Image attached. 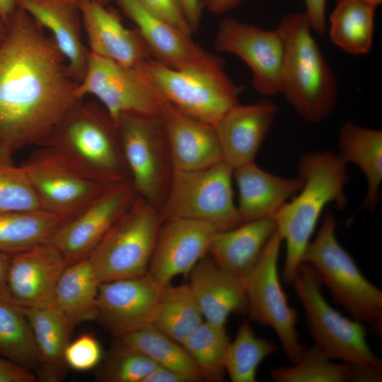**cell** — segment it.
Masks as SVG:
<instances>
[{
	"instance_id": "1",
	"label": "cell",
	"mask_w": 382,
	"mask_h": 382,
	"mask_svg": "<svg viewBox=\"0 0 382 382\" xmlns=\"http://www.w3.org/2000/svg\"><path fill=\"white\" fill-rule=\"evenodd\" d=\"M0 43V153L47 146L52 129L78 101V83L51 35L17 6ZM83 100V99H82Z\"/></svg>"
},
{
	"instance_id": "2",
	"label": "cell",
	"mask_w": 382,
	"mask_h": 382,
	"mask_svg": "<svg viewBox=\"0 0 382 382\" xmlns=\"http://www.w3.org/2000/svg\"><path fill=\"white\" fill-rule=\"evenodd\" d=\"M346 164L339 154L330 151L301 156L298 176L303 179V185L273 216L277 231L286 243L281 274L284 283L291 284L294 280L323 209L330 203L340 209L345 208L344 190L349 180Z\"/></svg>"
},
{
	"instance_id": "3",
	"label": "cell",
	"mask_w": 382,
	"mask_h": 382,
	"mask_svg": "<svg viewBox=\"0 0 382 382\" xmlns=\"http://www.w3.org/2000/svg\"><path fill=\"white\" fill-rule=\"evenodd\" d=\"M277 28L284 45L279 93L300 117L320 122L337 104L335 75L313 36L304 11L284 15Z\"/></svg>"
},
{
	"instance_id": "4",
	"label": "cell",
	"mask_w": 382,
	"mask_h": 382,
	"mask_svg": "<svg viewBox=\"0 0 382 382\" xmlns=\"http://www.w3.org/2000/svg\"><path fill=\"white\" fill-rule=\"evenodd\" d=\"M47 146L81 175L104 186L130 180L116 123L96 102L75 103L54 126Z\"/></svg>"
},
{
	"instance_id": "5",
	"label": "cell",
	"mask_w": 382,
	"mask_h": 382,
	"mask_svg": "<svg viewBox=\"0 0 382 382\" xmlns=\"http://www.w3.org/2000/svg\"><path fill=\"white\" fill-rule=\"evenodd\" d=\"M336 226L335 215L327 210L316 237L303 253L302 262L315 270L335 302L381 338L382 291L364 277L338 243Z\"/></svg>"
},
{
	"instance_id": "6",
	"label": "cell",
	"mask_w": 382,
	"mask_h": 382,
	"mask_svg": "<svg viewBox=\"0 0 382 382\" xmlns=\"http://www.w3.org/2000/svg\"><path fill=\"white\" fill-rule=\"evenodd\" d=\"M291 285L304 309L308 330L316 346L332 359L382 369L381 359L366 342L364 324L342 316L328 303L319 277L310 265L300 264Z\"/></svg>"
},
{
	"instance_id": "7",
	"label": "cell",
	"mask_w": 382,
	"mask_h": 382,
	"mask_svg": "<svg viewBox=\"0 0 382 382\" xmlns=\"http://www.w3.org/2000/svg\"><path fill=\"white\" fill-rule=\"evenodd\" d=\"M233 173L224 161L201 170H174L158 210L162 223L189 219L207 223L219 231L244 223L233 200Z\"/></svg>"
},
{
	"instance_id": "8",
	"label": "cell",
	"mask_w": 382,
	"mask_h": 382,
	"mask_svg": "<svg viewBox=\"0 0 382 382\" xmlns=\"http://www.w3.org/2000/svg\"><path fill=\"white\" fill-rule=\"evenodd\" d=\"M116 125L129 179L137 195L159 210L174 171L161 115L122 112Z\"/></svg>"
},
{
	"instance_id": "9",
	"label": "cell",
	"mask_w": 382,
	"mask_h": 382,
	"mask_svg": "<svg viewBox=\"0 0 382 382\" xmlns=\"http://www.w3.org/2000/svg\"><path fill=\"white\" fill-rule=\"evenodd\" d=\"M161 224L158 209L138 196L88 256L99 282L146 274Z\"/></svg>"
},
{
	"instance_id": "10",
	"label": "cell",
	"mask_w": 382,
	"mask_h": 382,
	"mask_svg": "<svg viewBox=\"0 0 382 382\" xmlns=\"http://www.w3.org/2000/svg\"><path fill=\"white\" fill-rule=\"evenodd\" d=\"M144 68L163 98L181 112L215 126L239 103L243 88L225 71L216 73L187 71L170 68L154 58Z\"/></svg>"
},
{
	"instance_id": "11",
	"label": "cell",
	"mask_w": 382,
	"mask_h": 382,
	"mask_svg": "<svg viewBox=\"0 0 382 382\" xmlns=\"http://www.w3.org/2000/svg\"><path fill=\"white\" fill-rule=\"evenodd\" d=\"M282 242L276 229L254 267L243 279L250 320L274 329L286 357L294 364L301 360L306 347L299 341L297 313L288 303L278 274Z\"/></svg>"
},
{
	"instance_id": "12",
	"label": "cell",
	"mask_w": 382,
	"mask_h": 382,
	"mask_svg": "<svg viewBox=\"0 0 382 382\" xmlns=\"http://www.w3.org/2000/svg\"><path fill=\"white\" fill-rule=\"evenodd\" d=\"M144 62L126 66L90 52L76 96L81 100L88 94L95 96L115 123L122 112L160 115L166 100L149 78Z\"/></svg>"
},
{
	"instance_id": "13",
	"label": "cell",
	"mask_w": 382,
	"mask_h": 382,
	"mask_svg": "<svg viewBox=\"0 0 382 382\" xmlns=\"http://www.w3.org/2000/svg\"><path fill=\"white\" fill-rule=\"evenodd\" d=\"M21 165L42 210L67 221L83 210L105 186L71 168L49 146Z\"/></svg>"
},
{
	"instance_id": "14",
	"label": "cell",
	"mask_w": 382,
	"mask_h": 382,
	"mask_svg": "<svg viewBox=\"0 0 382 382\" xmlns=\"http://www.w3.org/2000/svg\"><path fill=\"white\" fill-rule=\"evenodd\" d=\"M138 195L130 180L105 186L78 215L62 222L50 241L67 265L88 257Z\"/></svg>"
},
{
	"instance_id": "15",
	"label": "cell",
	"mask_w": 382,
	"mask_h": 382,
	"mask_svg": "<svg viewBox=\"0 0 382 382\" xmlns=\"http://www.w3.org/2000/svg\"><path fill=\"white\" fill-rule=\"evenodd\" d=\"M214 47L217 52L239 57L248 65L253 88L258 93L267 98L279 94L284 45L277 28L265 30L225 17L219 25Z\"/></svg>"
},
{
	"instance_id": "16",
	"label": "cell",
	"mask_w": 382,
	"mask_h": 382,
	"mask_svg": "<svg viewBox=\"0 0 382 382\" xmlns=\"http://www.w3.org/2000/svg\"><path fill=\"white\" fill-rule=\"evenodd\" d=\"M139 30L152 58L176 70L216 73L225 71L224 59L208 52L175 26L147 11L138 0H113Z\"/></svg>"
},
{
	"instance_id": "17",
	"label": "cell",
	"mask_w": 382,
	"mask_h": 382,
	"mask_svg": "<svg viewBox=\"0 0 382 382\" xmlns=\"http://www.w3.org/2000/svg\"><path fill=\"white\" fill-rule=\"evenodd\" d=\"M219 231L204 222L172 219L161 224L147 270V275L161 287L178 275H189L207 253Z\"/></svg>"
},
{
	"instance_id": "18",
	"label": "cell",
	"mask_w": 382,
	"mask_h": 382,
	"mask_svg": "<svg viewBox=\"0 0 382 382\" xmlns=\"http://www.w3.org/2000/svg\"><path fill=\"white\" fill-rule=\"evenodd\" d=\"M163 289L147 274L100 283L97 320L115 337L148 326Z\"/></svg>"
},
{
	"instance_id": "19",
	"label": "cell",
	"mask_w": 382,
	"mask_h": 382,
	"mask_svg": "<svg viewBox=\"0 0 382 382\" xmlns=\"http://www.w3.org/2000/svg\"><path fill=\"white\" fill-rule=\"evenodd\" d=\"M66 265L62 253L50 242L12 255L7 279L12 299L22 308L52 303Z\"/></svg>"
},
{
	"instance_id": "20",
	"label": "cell",
	"mask_w": 382,
	"mask_h": 382,
	"mask_svg": "<svg viewBox=\"0 0 382 382\" xmlns=\"http://www.w3.org/2000/svg\"><path fill=\"white\" fill-rule=\"evenodd\" d=\"M93 0H80L83 27L90 52L126 66H137L152 58L137 28L122 24L117 13Z\"/></svg>"
},
{
	"instance_id": "21",
	"label": "cell",
	"mask_w": 382,
	"mask_h": 382,
	"mask_svg": "<svg viewBox=\"0 0 382 382\" xmlns=\"http://www.w3.org/2000/svg\"><path fill=\"white\" fill-rule=\"evenodd\" d=\"M278 111L269 98L231 108L214 126L224 161L233 168L254 161Z\"/></svg>"
},
{
	"instance_id": "22",
	"label": "cell",
	"mask_w": 382,
	"mask_h": 382,
	"mask_svg": "<svg viewBox=\"0 0 382 382\" xmlns=\"http://www.w3.org/2000/svg\"><path fill=\"white\" fill-rule=\"evenodd\" d=\"M44 29H47L64 56L71 78L84 79L90 51L82 40L80 0H15Z\"/></svg>"
},
{
	"instance_id": "23",
	"label": "cell",
	"mask_w": 382,
	"mask_h": 382,
	"mask_svg": "<svg viewBox=\"0 0 382 382\" xmlns=\"http://www.w3.org/2000/svg\"><path fill=\"white\" fill-rule=\"evenodd\" d=\"M161 117L174 170H201L224 161L214 125L181 112L167 100Z\"/></svg>"
},
{
	"instance_id": "24",
	"label": "cell",
	"mask_w": 382,
	"mask_h": 382,
	"mask_svg": "<svg viewBox=\"0 0 382 382\" xmlns=\"http://www.w3.org/2000/svg\"><path fill=\"white\" fill-rule=\"evenodd\" d=\"M189 275L188 284L204 320L226 325L230 314L248 313L243 279L220 267L208 254Z\"/></svg>"
},
{
	"instance_id": "25",
	"label": "cell",
	"mask_w": 382,
	"mask_h": 382,
	"mask_svg": "<svg viewBox=\"0 0 382 382\" xmlns=\"http://www.w3.org/2000/svg\"><path fill=\"white\" fill-rule=\"evenodd\" d=\"M233 178L238 190L237 207L243 222L273 218L303 185V179L299 176L284 178L273 175L254 161L233 168Z\"/></svg>"
},
{
	"instance_id": "26",
	"label": "cell",
	"mask_w": 382,
	"mask_h": 382,
	"mask_svg": "<svg viewBox=\"0 0 382 382\" xmlns=\"http://www.w3.org/2000/svg\"><path fill=\"white\" fill-rule=\"evenodd\" d=\"M276 229L274 219L265 217L219 231L207 254L222 269L244 278L255 265Z\"/></svg>"
},
{
	"instance_id": "27",
	"label": "cell",
	"mask_w": 382,
	"mask_h": 382,
	"mask_svg": "<svg viewBox=\"0 0 382 382\" xmlns=\"http://www.w3.org/2000/svg\"><path fill=\"white\" fill-rule=\"evenodd\" d=\"M23 309L32 328L41 361L39 378L52 382L61 381L68 367L64 352L71 342L74 325L52 303Z\"/></svg>"
},
{
	"instance_id": "28",
	"label": "cell",
	"mask_w": 382,
	"mask_h": 382,
	"mask_svg": "<svg viewBox=\"0 0 382 382\" xmlns=\"http://www.w3.org/2000/svg\"><path fill=\"white\" fill-rule=\"evenodd\" d=\"M338 144L344 162L357 166L366 177L367 189L360 208L374 212L381 198L382 132L346 122L340 129Z\"/></svg>"
},
{
	"instance_id": "29",
	"label": "cell",
	"mask_w": 382,
	"mask_h": 382,
	"mask_svg": "<svg viewBox=\"0 0 382 382\" xmlns=\"http://www.w3.org/2000/svg\"><path fill=\"white\" fill-rule=\"evenodd\" d=\"M100 284L88 257L68 265L57 282L52 303L74 325L97 320Z\"/></svg>"
},
{
	"instance_id": "30",
	"label": "cell",
	"mask_w": 382,
	"mask_h": 382,
	"mask_svg": "<svg viewBox=\"0 0 382 382\" xmlns=\"http://www.w3.org/2000/svg\"><path fill=\"white\" fill-rule=\"evenodd\" d=\"M376 7L363 0H338L330 16L329 36L345 52L364 55L372 48Z\"/></svg>"
},
{
	"instance_id": "31",
	"label": "cell",
	"mask_w": 382,
	"mask_h": 382,
	"mask_svg": "<svg viewBox=\"0 0 382 382\" xmlns=\"http://www.w3.org/2000/svg\"><path fill=\"white\" fill-rule=\"evenodd\" d=\"M113 347L142 354L160 366L192 377H203L183 345L151 326L142 327L115 336Z\"/></svg>"
},
{
	"instance_id": "32",
	"label": "cell",
	"mask_w": 382,
	"mask_h": 382,
	"mask_svg": "<svg viewBox=\"0 0 382 382\" xmlns=\"http://www.w3.org/2000/svg\"><path fill=\"white\" fill-rule=\"evenodd\" d=\"M62 223L42 209L0 211V252L12 255L47 243Z\"/></svg>"
},
{
	"instance_id": "33",
	"label": "cell",
	"mask_w": 382,
	"mask_h": 382,
	"mask_svg": "<svg viewBox=\"0 0 382 382\" xmlns=\"http://www.w3.org/2000/svg\"><path fill=\"white\" fill-rule=\"evenodd\" d=\"M204 318L188 284L163 289L149 326L182 343Z\"/></svg>"
},
{
	"instance_id": "34",
	"label": "cell",
	"mask_w": 382,
	"mask_h": 382,
	"mask_svg": "<svg viewBox=\"0 0 382 382\" xmlns=\"http://www.w3.org/2000/svg\"><path fill=\"white\" fill-rule=\"evenodd\" d=\"M0 356L40 378L41 361L32 328L23 308L13 301L0 300Z\"/></svg>"
},
{
	"instance_id": "35",
	"label": "cell",
	"mask_w": 382,
	"mask_h": 382,
	"mask_svg": "<svg viewBox=\"0 0 382 382\" xmlns=\"http://www.w3.org/2000/svg\"><path fill=\"white\" fill-rule=\"evenodd\" d=\"M229 343L226 325L204 320L181 345L204 379L221 381Z\"/></svg>"
},
{
	"instance_id": "36",
	"label": "cell",
	"mask_w": 382,
	"mask_h": 382,
	"mask_svg": "<svg viewBox=\"0 0 382 382\" xmlns=\"http://www.w3.org/2000/svg\"><path fill=\"white\" fill-rule=\"evenodd\" d=\"M278 350L273 342L257 337L250 324L243 321L228 345L225 369L233 382L256 381L257 369L268 356Z\"/></svg>"
},
{
	"instance_id": "37",
	"label": "cell",
	"mask_w": 382,
	"mask_h": 382,
	"mask_svg": "<svg viewBox=\"0 0 382 382\" xmlns=\"http://www.w3.org/2000/svg\"><path fill=\"white\" fill-rule=\"evenodd\" d=\"M270 376L276 382L353 381L351 364L332 362L315 345L306 348L301 360L294 366L272 369Z\"/></svg>"
},
{
	"instance_id": "38",
	"label": "cell",
	"mask_w": 382,
	"mask_h": 382,
	"mask_svg": "<svg viewBox=\"0 0 382 382\" xmlns=\"http://www.w3.org/2000/svg\"><path fill=\"white\" fill-rule=\"evenodd\" d=\"M0 153V211L42 209L23 167Z\"/></svg>"
},
{
	"instance_id": "39",
	"label": "cell",
	"mask_w": 382,
	"mask_h": 382,
	"mask_svg": "<svg viewBox=\"0 0 382 382\" xmlns=\"http://www.w3.org/2000/svg\"><path fill=\"white\" fill-rule=\"evenodd\" d=\"M158 364L137 352L112 347L98 372L105 382H144Z\"/></svg>"
},
{
	"instance_id": "40",
	"label": "cell",
	"mask_w": 382,
	"mask_h": 382,
	"mask_svg": "<svg viewBox=\"0 0 382 382\" xmlns=\"http://www.w3.org/2000/svg\"><path fill=\"white\" fill-rule=\"evenodd\" d=\"M101 357L102 349L98 340L88 333L71 341L64 352L67 366L77 371H87L96 367Z\"/></svg>"
},
{
	"instance_id": "41",
	"label": "cell",
	"mask_w": 382,
	"mask_h": 382,
	"mask_svg": "<svg viewBox=\"0 0 382 382\" xmlns=\"http://www.w3.org/2000/svg\"><path fill=\"white\" fill-rule=\"evenodd\" d=\"M150 13L191 35V28L178 0H138Z\"/></svg>"
},
{
	"instance_id": "42",
	"label": "cell",
	"mask_w": 382,
	"mask_h": 382,
	"mask_svg": "<svg viewBox=\"0 0 382 382\" xmlns=\"http://www.w3.org/2000/svg\"><path fill=\"white\" fill-rule=\"evenodd\" d=\"M37 379L33 371L0 357V382H34Z\"/></svg>"
},
{
	"instance_id": "43",
	"label": "cell",
	"mask_w": 382,
	"mask_h": 382,
	"mask_svg": "<svg viewBox=\"0 0 382 382\" xmlns=\"http://www.w3.org/2000/svg\"><path fill=\"white\" fill-rule=\"evenodd\" d=\"M313 31L322 35L326 31L325 7L327 0H303Z\"/></svg>"
},
{
	"instance_id": "44",
	"label": "cell",
	"mask_w": 382,
	"mask_h": 382,
	"mask_svg": "<svg viewBox=\"0 0 382 382\" xmlns=\"http://www.w3.org/2000/svg\"><path fill=\"white\" fill-rule=\"evenodd\" d=\"M192 377L174 369L158 366L153 371L144 382H194Z\"/></svg>"
},
{
	"instance_id": "45",
	"label": "cell",
	"mask_w": 382,
	"mask_h": 382,
	"mask_svg": "<svg viewBox=\"0 0 382 382\" xmlns=\"http://www.w3.org/2000/svg\"><path fill=\"white\" fill-rule=\"evenodd\" d=\"M192 32H195L202 16V0H178Z\"/></svg>"
},
{
	"instance_id": "46",
	"label": "cell",
	"mask_w": 382,
	"mask_h": 382,
	"mask_svg": "<svg viewBox=\"0 0 382 382\" xmlns=\"http://www.w3.org/2000/svg\"><path fill=\"white\" fill-rule=\"evenodd\" d=\"M11 255L0 252V300L13 301L8 289V273Z\"/></svg>"
},
{
	"instance_id": "47",
	"label": "cell",
	"mask_w": 382,
	"mask_h": 382,
	"mask_svg": "<svg viewBox=\"0 0 382 382\" xmlns=\"http://www.w3.org/2000/svg\"><path fill=\"white\" fill-rule=\"evenodd\" d=\"M247 0H202L204 8L216 15L224 14Z\"/></svg>"
},
{
	"instance_id": "48",
	"label": "cell",
	"mask_w": 382,
	"mask_h": 382,
	"mask_svg": "<svg viewBox=\"0 0 382 382\" xmlns=\"http://www.w3.org/2000/svg\"><path fill=\"white\" fill-rule=\"evenodd\" d=\"M16 7L15 0H0V13L6 22Z\"/></svg>"
},
{
	"instance_id": "49",
	"label": "cell",
	"mask_w": 382,
	"mask_h": 382,
	"mask_svg": "<svg viewBox=\"0 0 382 382\" xmlns=\"http://www.w3.org/2000/svg\"><path fill=\"white\" fill-rule=\"evenodd\" d=\"M7 32V24L0 13V43L4 39Z\"/></svg>"
},
{
	"instance_id": "50",
	"label": "cell",
	"mask_w": 382,
	"mask_h": 382,
	"mask_svg": "<svg viewBox=\"0 0 382 382\" xmlns=\"http://www.w3.org/2000/svg\"><path fill=\"white\" fill-rule=\"evenodd\" d=\"M363 1L369 3V4L375 6L376 8H377L379 5L382 4V0H363Z\"/></svg>"
},
{
	"instance_id": "51",
	"label": "cell",
	"mask_w": 382,
	"mask_h": 382,
	"mask_svg": "<svg viewBox=\"0 0 382 382\" xmlns=\"http://www.w3.org/2000/svg\"><path fill=\"white\" fill-rule=\"evenodd\" d=\"M103 6H107L109 3L112 2L113 0H93Z\"/></svg>"
}]
</instances>
